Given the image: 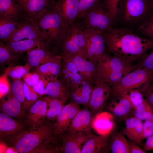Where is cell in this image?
<instances>
[{
	"label": "cell",
	"mask_w": 153,
	"mask_h": 153,
	"mask_svg": "<svg viewBox=\"0 0 153 153\" xmlns=\"http://www.w3.org/2000/svg\"><path fill=\"white\" fill-rule=\"evenodd\" d=\"M104 36L106 51L132 64L153 46V41L125 28L112 27Z\"/></svg>",
	"instance_id": "obj_1"
},
{
	"label": "cell",
	"mask_w": 153,
	"mask_h": 153,
	"mask_svg": "<svg viewBox=\"0 0 153 153\" xmlns=\"http://www.w3.org/2000/svg\"><path fill=\"white\" fill-rule=\"evenodd\" d=\"M57 134L54 124L44 121L34 128L25 130L8 143L20 153H56L60 152L56 145Z\"/></svg>",
	"instance_id": "obj_2"
},
{
	"label": "cell",
	"mask_w": 153,
	"mask_h": 153,
	"mask_svg": "<svg viewBox=\"0 0 153 153\" xmlns=\"http://www.w3.org/2000/svg\"><path fill=\"white\" fill-rule=\"evenodd\" d=\"M45 38V40L58 54V49L67 26L59 12L54 7L44 10L33 19Z\"/></svg>",
	"instance_id": "obj_3"
},
{
	"label": "cell",
	"mask_w": 153,
	"mask_h": 153,
	"mask_svg": "<svg viewBox=\"0 0 153 153\" xmlns=\"http://www.w3.org/2000/svg\"><path fill=\"white\" fill-rule=\"evenodd\" d=\"M86 37L81 19L77 18L67 27L58 49L61 57L85 51Z\"/></svg>",
	"instance_id": "obj_4"
},
{
	"label": "cell",
	"mask_w": 153,
	"mask_h": 153,
	"mask_svg": "<svg viewBox=\"0 0 153 153\" xmlns=\"http://www.w3.org/2000/svg\"><path fill=\"white\" fill-rule=\"evenodd\" d=\"M153 78V73L144 68L134 70L124 76L118 82L111 86L110 96L122 94L132 89L142 92Z\"/></svg>",
	"instance_id": "obj_5"
},
{
	"label": "cell",
	"mask_w": 153,
	"mask_h": 153,
	"mask_svg": "<svg viewBox=\"0 0 153 153\" xmlns=\"http://www.w3.org/2000/svg\"><path fill=\"white\" fill-rule=\"evenodd\" d=\"M81 20L84 28L105 32L112 28L113 23L102 0L89 9Z\"/></svg>",
	"instance_id": "obj_6"
},
{
	"label": "cell",
	"mask_w": 153,
	"mask_h": 153,
	"mask_svg": "<svg viewBox=\"0 0 153 153\" xmlns=\"http://www.w3.org/2000/svg\"><path fill=\"white\" fill-rule=\"evenodd\" d=\"M86 40L85 52L90 60L97 63L106 54L104 32L84 28Z\"/></svg>",
	"instance_id": "obj_7"
},
{
	"label": "cell",
	"mask_w": 153,
	"mask_h": 153,
	"mask_svg": "<svg viewBox=\"0 0 153 153\" xmlns=\"http://www.w3.org/2000/svg\"><path fill=\"white\" fill-rule=\"evenodd\" d=\"M122 9L124 18L128 22L140 19L145 20L153 14V1L151 0H125Z\"/></svg>",
	"instance_id": "obj_8"
},
{
	"label": "cell",
	"mask_w": 153,
	"mask_h": 153,
	"mask_svg": "<svg viewBox=\"0 0 153 153\" xmlns=\"http://www.w3.org/2000/svg\"><path fill=\"white\" fill-rule=\"evenodd\" d=\"M72 62L79 73L94 85L97 80V63L89 60L85 51L61 57Z\"/></svg>",
	"instance_id": "obj_9"
},
{
	"label": "cell",
	"mask_w": 153,
	"mask_h": 153,
	"mask_svg": "<svg viewBox=\"0 0 153 153\" xmlns=\"http://www.w3.org/2000/svg\"><path fill=\"white\" fill-rule=\"evenodd\" d=\"M111 90V85L109 83L96 81L86 106L90 109L93 116L101 112L110 96Z\"/></svg>",
	"instance_id": "obj_10"
},
{
	"label": "cell",
	"mask_w": 153,
	"mask_h": 153,
	"mask_svg": "<svg viewBox=\"0 0 153 153\" xmlns=\"http://www.w3.org/2000/svg\"><path fill=\"white\" fill-rule=\"evenodd\" d=\"M109 55V63L107 69L106 82L111 86L133 70V65L118 56Z\"/></svg>",
	"instance_id": "obj_11"
},
{
	"label": "cell",
	"mask_w": 153,
	"mask_h": 153,
	"mask_svg": "<svg viewBox=\"0 0 153 153\" xmlns=\"http://www.w3.org/2000/svg\"><path fill=\"white\" fill-rule=\"evenodd\" d=\"M38 39L45 40V38L39 30L36 22L33 20L26 19L8 38L5 42L26 39Z\"/></svg>",
	"instance_id": "obj_12"
},
{
	"label": "cell",
	"mask_w": 153,
	"mask_h": 153,
	"mask_svg": "<svg viewBox=\"0 0 153 153\" xmlns=\"http://www.w3.org/2000/svg\"><path fill=\"white\" fill-rule=\"evenodd\" d=\"M25 130L24 126L11 117L3 112L0 113V139L8 143Z\"/></svg>",
	"instance_id": "obj_13"
},
{
	"label": "cell",
	"mask_w": 153,
	"mask_h": 153,
	"mask_svg": "<svg viewBox=\"0 0 153 153\" xmlns=\"http://www.w3.org/2000/svg\"><path fill=\"white\" fill-rule=\"evenodd\" d=\"M112 97L108 106V109L117 119L126 118L132 113L133 108L130 101L124 94Z\"/></svg>",
	"instance_id": "obj_14"
},
{
	"label": "cell",
	"mask_w": 153,
	"mask_h": 153,
	"mask_svg": "<svg viewBox=\"0 0 153 153\" xmlns=\"http://www.w3.org/2000/svg\"><path fill=\"white\" fill-rule=\"evenodd\" d=\"M80 105L70 102L65 105L54 123L55 130L59 135L66 130L76 115L81 109Z\"/></svg>",
	"instance_id": "obj_15"
},
{
	"label": "cell",
	"mask_w": 153,
	"mask_h": 153,
	"mask_svg": "<svg viewBox=\"0 0 153 153\" xmlns=\"http://www.w3.org/2000/svg\"><path fill=\"white\" fill-rule=\"evenodd\" d=\"M114 117L111 113L101 112L92 118V129L99 135H110L115 126Z\"/></svg>",
	"instance_id": "obj_16"
},
{
	"label": "cell",
	"mask_w": 153,
	"mask_h": 153,
	"mask_svg": "<svg viewBox=\"0 0 153 153\" xmlns=\"http://www.w3.org/2000/svg\"><path fill=\"white\" fill-rule=\"evenodd\" d=\"M49 105L45 97L37 99L30 107L26 121L31 128L39 125L45 120Z\"/></svg>",
	"instance_id": "obj_17"
},
{
	"label": "cell",
	"mask_w": 153,
	"mask_h": 153,
	"mask_svg": "<svg viewBox=\"0 0 153 153\" xmlns=\"http://www.w3.org/2000/svg\"><path fill=\"white\" fill-rule=\"evenodd\" d=\"M54 8L60 14L67 26L78 17L80 0H56Z\"/></svg>",
	"instance_id": "obj_18"
},
{
	"label": "cell",
	"mask_w": 153,
	"mask_h": 153,
	"mask_svg": "<svg viewBox=\"0 0 153 153\" xmlns=\"http://www.w3.org/2000/svg\"><path fill=\"white\" fill-rule=\"evenodd\" d=\"M28 64L31 67L36 68L46 63L61 58L57 54L49 50L36 48L27 52Z\"/></svg>",
	"instance_id": "obj_19"
},
{
	"label": "cell",
	"mask_w": 153,
	"mask_h": 153,
	"mask_svg": "<svg viewBox=\"0 0 153 153\" xmlns=\"http://www.w3.org/2000/svg\"><path fill=\"white\" fill-rule=\"evenodd\" d=\"M5 46L15 52L23 54L35 48L46 49L55 52L45 41L38 39H26L17 41L6 42Z\"/></svg>",
	"instance_id": "obj_20"
},
{
	"label": "cell",
	"mask_w": 153,
	"mask_h": 153,
	"mask_svg": "<svg viewBox=\"0 0 153 153\" xmlns=\"http://www.w3.org/2000/svg\"><path fill=\"white\" fill-rule=\"evenodd\" d=\"M93 117L91 111L86 107L81 109L67 130L71 131L82 132L87 134H92L91 122Z\"/></svg>",
	"instance_id": "obj_21"
},
{
	"label": "cell",
	"mask_w": 153,
	"mask_h": 153,
	"mask_svg": "<svg viewBox=\"0 0 153 153\" xmlns=\"http://www.w3.org/2000/svg\"><path fill=\"white\" fill-rule=\"evenodd\" d=\"M0 101V109L2 112L11 117H20L27 115L21 103L14 96L11 90Z\"/></svg>",
	"instance_id": "obj_22"
},
{
	"label": "cell",
	"mask_w": 153,
	"mask_h": 153,
	"mask_svg": "<svg viewBox=\"0 0 153 153\" xmlns=\"http://www.w3.org/2000/svg\"><path fill=\"white\" fill-rule=\"evenodd\" d=\"M70 88L69 84L66 81L58 78L48 82L44 94L47 96L67 101Z\"/></svg>",
	"instance_id": "obj_23"
},
{
	"label": "cell",
	"mask_w": 153,
	"mask_h": 153,
	"mask_svg": "<svg viewBox=\"0 0 153 153\" xmlns=\"http://www.w3.org/2000/svg\"><path fill=\"white\" fill-rule=\"evenodd\" d=\"M94 85L89 81L71 87L68 99L70 102L86 107L90 100Z\"/></svg>",
	"instance_id": "obj_24"
},
{
	"label": "cell",
	"mask_w": 153,
	"mask_h": 153,
	"mask_svg": "<svg viewBox=\"0 0 153 153\" xmlns=\"http://www.w3.org/2000/svg\"><path fill=\"white\" fill-rule=\"evenodd\" d=\"M0 14L18 22L26 19L24 9L17 0H0Z\"/></svg>",
	"instance_id": "obj_25"
},
{
	"label": "cell",
	"mask_w": 153,
	"mask_h": 153,
	"mask_svg": "<svg viewBox=\"0 0 153 153\" xmlns=\"http://www.w3.org/2000/svg\"><path fill=\"white\" fill-rule=\"evenodd\" d=\"M109 136L91 134L83 144L81 153H101L107 150Z\"/></svg>",
	"instance_id": "obj_26"
},
{
	"label": "cell",
	"mask_w": 153,
	"mask_h": 153,
	"mask_svg": "<svg viewBox=\"0 0 153 153\" xmlns=\"http://www.w3.org/2000/svg\"><path fill=\"white\" fill-rule=\"evenodd\" d=\"M61 58L41 65L36 68L35 71L40 77L49 82L58 78L61 72Z\"/></svg>",
	"instance_id": "obj_27"
},
{
	"label": "cell",
	"mask_w": 153,
	"mask_h": 153,
	"mask_svg": "<svg viewBox=\"0 0 153 153\" xmlns=\"http://www.w3.org/2000/svg\"><path fill=\"white\" fill-rule=\"evenodd\" d=\"M55 3L53 0H28L24 10L26 18L33 20L42 11L52 9Z\"/></svg>",
	"instance_id": "obj_28"
},
{
	"label": "cell",
	"mask_w": 153,
	"mask_h": 153,
	"mask_svg": "<svg viewBox=\"0 0 153 153\" xmlns=\"http://www.w3.org/2000/svg\"><path fill=\"white\" fill-rule=\"evenodd\" d=\"M126 126L122 133L131 141L136 142L143 129V122L133 116L125 119Z\"/></svg>",
	"instance_id": "obj_29"
},
{
	"label": "cell",
	"mask_w": 153,
	"mask_h": 153,
	"mask_svg": "<svg viewBox=\"0 0 153 153\" xmlns=\"http://www.w3.org/2000/svg\"><path fill=\"white\" fill-rule=\"evenodd\" d=\"M107 150L112 153H130L128 142L124 135L119 132L113 134L109 140Z\"/></svg>",
	"instance_id": "obj_30"
},
{
	"label": "cell",
	"mask_w": 153,
	"mask_h": 153,
	"mask_svg": "<svg viewBox=\"0 0 153 153\" xmlns=\"http://www.w3.org/2000/svg\"><path fill=\"white\" fill-rule=\"evenodd\" d=\"M62 144L60 151L65 153H81L82 145L78 143L72 134L66 130L59 134Z\"/></svg>",
	"instance_id": "obj_31"
},
{
	"label": "cell",
	"mask_w": 153,
	"mask_h": 153,
	"mask_svg": "<svg viewBox=\"0 0 153 153\" xmlns=\"http://www.w3.org/2000/svg\"><path fill=\"white\" fill-rule=\"evenodd\" d=\"M21 22H16L8 17L0 14V41L5 42L18 28Z\"/></svg>",
	"instance_id": "obj_32"
},
{
	"label": "cell",
	"mask_w": 153,
	"mask_h": 153,
	"mask_svg": "<svg viewBox=\"0 0 153 153\" xmlns=\"http://www.w3.org/2000/svg\"><path fill=\"white\" fill-rule=\"evenodd\" d=\"M45 97L49 103L46 117L51 120L57 119L67 101L47 96Z\"/></svg>",
	"instance_id": "obj_33"
},
{
	"label": "cell",
	"mask_w": 153,
	"mask_h": 153,
	"mask_svg": "<svg viewBox=\"0 0 153 153\" xmlns=\"http://www.w3.org/2000/svg\"><path fill=\"white\" fill-rule=\"evenodd\" d=\"M11 89L14 96L21 103L24 109L30 108L32 105L26 99L24 92V82L21 78L14 79L11 84Z\"/></svg>",
	"instance_id": "obj_34"
},
{
	"label": "cell",
	"mask_w": 153,
	"mask_h": 153,
	"mask_svg": "<svg viewBox=\"0 0 153 153\" xmlns=\"http://www.w3.org/2000/svg\"><path fill=\"white\" fill-rule=\"evenodd\" d=\"M22 54L12 51L4 44L3 42H0V64L1 66L10 64L12 67L11 64L19 59Z\"/></svg>",
	"instance_id": "obj_35"
},
{
	"label": "cell",
	"mask_w": 153,
	"mask_h": 153,
	"mask_svg": "<svg viewBox=\"0 0 153 153\" xmlns=\"http://www.w3.org/2000/svg\"><path fill=\"white\" fill-rule=\"evenodd\" d=\"M124 0H102L113 23L122 10Z\"/></svg>",
	"instance_id": "obj_36"
},
{
	"label": "cell",
	"mask_w": 153,
	"mask_h": 153,
	"mask_svg": "<svg viewBox=\"0 0 153 153\" xmlns=\"http://www.w3.org/2000/svg\"><path fill=\"white\" fill-rule=\"evenodd\" d=\"M132 113H133L134 116L142 120H151L152 109L144 99L142 103L133 108Z\"/></svg>",
	"instance_id": "obj_37"
},
{
	"label": "cell",
	"mask_w": 153,
	"mask_h": 153,
	"mask_svg": "<svg viewBox=\"0 0 153 153\" xmlns=\"http://www.w3.org/2000/svg\"><path fill=\"white\" fill-rule=\"evenodd\" d=\"M133 70L144 68L153 73V46L133 65Z\"/></svg>",
	"instance_id": "obj_38"
},
{
	"label": "cell",
	"mask_w": 153,
	"mask_h": 153,
	"mask_svg": "<svg viewBox=\"0 0 153 153\" xmlns=\"http://www.w3.org/2000/svg\"><path fill=\"white\" fill-rule=\"evenodd\" d=\"M122 94H125L128 98L133 108L142 103L145 99L142 92L138 89L129 90Z\"/></svg>",
	"instance_id": "obj_39"
},
{
	"label": "cell",
	"mask_w": 153,
	"mask_h": 153,
	"mask_svg": "<svg viewBox=\"0 0 153 153\" xmlns=\"http://www.w3.org/2000/svg\"><path fill=\"white\" fill-rule=\"evenodd\" d=\"M139 29L144 37L153 41V14L143 22Z\"/></svg>",
	"instance_id": "obj_40"
},
{
	"label": "cell",
	"mask_w": 153,
	"mask_h": 153,
	"mask_svg": "<svg viewBox=\"0 0 153 153\" xmlns=\"http://www.w3.org/2000/svg\"><path fill=\"white\" fill-rule=\"evenodd\" d=\"M8 67V75L13 79L21 78L26 73L29 72L31 68L27 63L24 66L18 65Z\"/></svg>",
	"instance_id": "obj_41"
},
{
	"label": "cell",
	"mask_w": 153,
	"mask_h": 153,
	"mask_svg": "<svg viewBox=\"0 0 153 153\" xmlns=\"http://www.w3.org/2000/svg\"><path fill=\"white\" fill-rule=\"evenodd\" d=\"M8 69H5L4 74L0 77V98L3 97L9 92L11 84L8 79Z\"/></svg>",
	"instance_id": "obj_42"
},
{
	"label": "cell",
	"mask_w": 153,
	"mask_h": 153,
	"mask_svg": "<svg viewBox=\"0 0 153 153\" xmlns=\"http://www.w3.org/2000/svg\"><path fill=\"white\" fill-rule=\"evenodd\" d=\"M153 135V121L151 120H145L143 124L142 131L136 143H140L141 140Z\"/></svg>",
	"instance_id": "obj_43"
},
{
	"label": "cell",
	"mask_w": 153,
	"mask_h": 153,
	"mask_svg": "<svg viewBox=\"0 0 153 153\" xmlns=\"http://www.w3.org/2000/svg\"><path fill=\"white\" fill-rule=\"evenodd\" d=\"M24 92L26 99L31 105L38 99V94L33 87L24 82Z\"/></svg>",
	"instance_id": "obj_44"
},
{
	"label": "cell",
	"mask_w": 153,
	"mask_h": 153,
	"mask_svg": "<svg viewBox=\"0 0 153 153\" xmlns=\"http://www.w3.org/2000/svg\"><path fill=\"white\" fill-rule=\"evenodd\" d=\"M101 0H80V8L77 18L81 19L87 11Z\"/></svg>",
	"instance_id": "obj_45"
},
{
	"label": "cell",
	"mask_w": 153,
	"mask_h": 153,
	"mask_svg": "<svg viewBox=\"0 0 153 153\" xmlns=\"http://www.w3.org/2000/svg\"><path fill=\"white\" fill-rule=\"evenodd\" d=\"M24 82L32 86L36 84L40 79L41 77L36 72H27L22 76Z\"/></svg>",
	"instance_id": "obj_46"
},
{
	"label": "cell",
	"mask_w": 153,
	"mask_h": 153,
	"mask_svg": "<svg viewBox=\"0 0 153 153\" xmlns=\"http://www.w3.org/2000/svg\"><path fill=\"white\" fill-rule=\"evenodd\" d=\"M142 92L145 100L153 108V78L148 85Z\"/></svg>",
	"instance_id": "obj_47"
},
{
	"label": "cell",
	"mask_w": 153,
	"mask_h": 153,
	"mask_svg": "<svg viewBox=\"0 0 153 153\" xmlns=\"http://www.w3.org/2000/svg\"><path fill=\"white\" fill-rule=\"evenodd\" d=\"M48 82L41 77L39 80L33 87L39 95H44L45 87Z\"/></svg>",
	"instance_id": "obj_48"
},
{
	"label": "cell",
	"mask_w": 153,
	"mask_h": 153,
	"mask_svg": "<svg viewBox=\"0 0 153 153\" xmlns=\"http://www.w3.org/2000/svg\"><path fill=\"white\" fill-rule=\"evenodd\" d=\"M129 142L130 153H145L144 149L139 146L135 142L131 141Z\"/></svg>",
	"instance_id": "obj_49"
},
{
	"label": "cell",
	"mask_w": 153,
	"mask_h": 153,
	"mask_svg": "<svg viewBox=\"0 0 153 153\" xmlns=\"http://www.w3.org/2000/svg\"><path fill=\"white\" fill-rule=\"evenodd\" d=\"M143 148L146 152L148 151L153 150V135L147 138Z\"/></svg>",
	"instance_id": "obj_50"
},
{
	"label": "cell",
	"mask_w": 153,
	"mask_h": 153,
	"mask_svg": "<svg viewBox=\"0 0 153 153\" xmlns=\"http://www.w3.org/2000/svg\"><path fill=\"white\" fill-rule=\"evenodd\" d=\"M4 153H11L18 152L13 147L11 146H9V147L7 148L5 150Z\"/></svg>",
	"instance_id": "obj_51"
},
{
	"label": "cell",
	"mask_w": 153,
	"mask_h": 153,
	"mask_svg": "<svg viewBox=\"0 0 153 153\" xmlns=\"http://www.w3.org/2000/svg\"><path fill=\"white\" fill-rule=\"evenodd\" d=\"M28 0H20L19 3L24 10L26 3Z\"/></svg>",
	"instance_id": "obj_52"
},
{
	"label": "cell",
	"mask_w": 153,
	"mask_h": 153,
	"mask_svg": "<svg viewBox=\"0 0 153 153\" xmlns=\"http://www.w3.org/2000/svg\"><path fill=\"white\" fill-rule=\"evenodd\" d=\"M152 110H153V114L152 116V117L151 119V120L153 121V108L152 107Z\"/></svg>",
	"instance_id": "obj_53"
},
{
	"label": "cell",
	"mask_w": 153,
	"mask_h": 153,
	"mask_svg": "<svg viewBox=\"0 0 153 153\" xmlns=\"http://www.w3.org/2000/svg\"><path fill=\"white\" fill-rule=\"evenodd\" d=\"M19 2V1H20V0H17Z\"/></svg>",
	"instance_id": "obj_54"
},
{
	"label": "cell",
	"mask_w": 153,
	"mask_h": 153,
	"mask_svg": "<svg viewBox=\"0 0 153 153\" xmlns=\"http://www.w3.org/2000/svg\"><path fill=\"white\" fill-rule=\"evenodd\" d=\"M53 0L55 1H56V0Z\"/></svg>",
	"instance_id": "obj_55"
},
{
	"label": "cell",
	"mask_w": 153,
	"mask_h": 153,
	"mask_svg": "<svg viewBox=\"0 0 153 153\" xmlns=\"http://www.w3.org/2000/svg\"><path fill=\"white\" fill-rule=\"evenodd\" d=\"M152 1H153V0H151Z\"/></svg>",
	"instance_id": "obj_56"
}]
</instances>
